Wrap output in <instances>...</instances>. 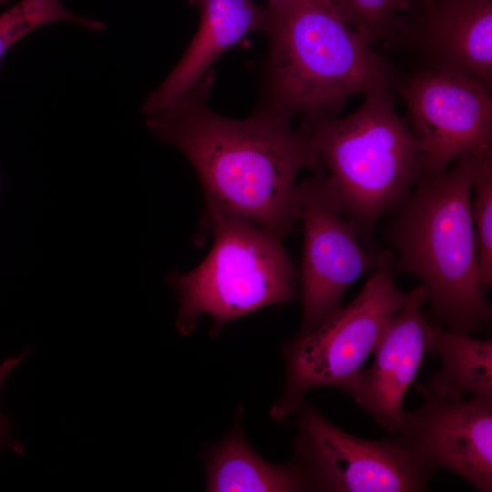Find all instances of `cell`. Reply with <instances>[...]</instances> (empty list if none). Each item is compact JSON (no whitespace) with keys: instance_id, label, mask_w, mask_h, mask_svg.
Instances as JSON below:
<instances>
[{"instance_id":"obj_1","label":"cell","mask_w":492,"mask_h":492,"mask_svg":"<svg viewBox=\"0 0 492 492\" xmlns=\"http://www.w3.org/2000/svg\"><path fill=\"white\" fill-rule=\"evenodd\" d=\"M214 78L210 68L189 91L148 114L147 126L187 158L205 213L242 219L283 240L300 219L297 177L319 159L284 115L260 107L245 118L214 111Z\"/></svg>"},{"instance_id":"obj_2","label":"cell","mask_w":492,"mask_h":492,"mask_svg":"<svg viewBox=\"0 0 492 492\" xmlns=\"http://www.w3.org/2000/svg\"><path fill=\"white\" fill-rule=\"evenodd\" d=\"M269 41L257 107L292 119L337 114L349 98L392 88V66L354 29L338 0H269Z\"/></svg>"},{"instance_id":"obj_3","label":"cell","mask_w":492,"mask_h":492,"mask_svg":"<svg viewBox=\"0 0 492 492\" xmlns=\"http://www.w3.org/2000/svg\"><path fill=\"white\" fill-rule=\"evenodd\" d=\"M475 168L476 157H464L444 171H423L385 230L397 253L394 271L421 280L432 318L453 333L478 331L492 318L470 215Z\"/></svg>"},{"instance_id":"obj_4","label":"cell","mask_w":492,"mask_h":492,"mask_svg":"<svg viewBox=\"0 0 492 492\" xmlns=\"http://www.w3.org/2000/svg\"><path fill=\"white\" fill-rule=\"evenodd\" d=\"M352 114L302 115L298 128L325 169L343 214L372 243L378 220L423 173L417 139L387 87L366 92Z\"/></svg>"},{"instance_id":"obj_5","label":"cell","mask_w":492,"mask_h":492,"mask_svg":"<svg viewBox=\"0 0 492 492\" xmlns=\"http://www.w3.org/2000/svg\"><path fill=\"white\" fill-rule=\"evenodd\" d=\"M212 236L205 259L187 273H173L167 282L179 301L176 327L190 334L201 313L214 321L211 334L258 309L292 302L296 270L282 239L251 222L218 212H203L197 241Z\"/></svg>"},{"instance_id":"obj_6","label":"cell","mask_w":492,"mask_h":492,"mask_svg":"<svg viewBox=\"0 0 492 492\" xmlns=\"http://www.w3.org/2000/svg\"><path fill=\"white\" fill-rule=\"evenodd\" d=\"M394 255L380 250L358 295L310 333L282 346L285 361L282 394L270 416L282 423L295 414L303 395L315 387L349 394L363 365L391 319L404 307L407 292L395 283Z\"/></svg>"},{"instance_id":"obj_7","label":"cell","mask_w":492,"mask_h":492,"mask_svg":"<svg viewBox=\"0 0 492 492\" xmlns=\"http://www.w3.org/2000/svg\"><path fill=\"white\" fill-rule=\"evenodd\" d=\"M292 461L310 491H423L436 473L419 464L395 439H364L337 427L309 403L295 412Z\"/></svg>"},{"instance_id":"obj_8","label":"cell","mask_w":492,"mask_h":492,"mask_svg":"<svg viewBox=\"0 0 492 492\" xmlns=\"http://www.w3.org/2000/svg\"><path fill=\"white\" fill-rule=\"evenodd\" d=\"M298 182L303 251L300 273L302 323L306 335L337 313L348 287L372 270L380 250L366 249L354 223L342 211L320 163Z\"/></svg>"},{"instance_id":"obj_9","label":"cell","mask_w":492,"mask_h":492,"mask_svg":"<svg viewBox=\"0 0 492 492\" xmlns=\"http://www.w3.org/2000/svg\"><path fill=\"white\" fill-rule=\"evenodd\" d=\"M399 92L425 172L492 150L491 89L483 83L423 67L399 84Z\"/></svg>"},{"instance_id":"obj_10","label":"cell","mask_w":492,"mask_h":492,"mask_svg":"<svg viewBox=\"0 0 492 492\" xmlns=\"http://www.w3.org/2000/svg\"><path fill=\"white\" fill-rule=\"evenodd\" d=\"M405 411L395 440L423 466L454 472L481 492L492 490V396L446 401L421 393Z\"/></svg>"},{"instance_id":"obj_11","label":"cell","mask_w":492,"mask_h":492,"mask_svg":"<svg viewBox=\"0 0 492 492\" xmlns=\"http://www.w3.org/2000/svg\"><path fill=\"white\" fill-rule=\"evenodd\" d=\"M395 37L424 68L460 75L492 87V0H428L405 15Z\"/></svg>"},{"instance_id":"obj_12","label":"cell","mask_w":492,"mask_h":492,"mask_svg":"<svg viewBox=\"0 0 492 492\" xmlns=\"http://www.w3.org/2000/svg\"><path fill=\"white\" fill-rule=\"evenodd\" d=\"M422 284L407 292L404 307L391 319L374 350L373 364L357 375L349 395L386 432L395 435L405 413V395L415 379L432 326L423 313Z\"/></svg>"},{"instance_id":"obj_13","label":"cell","mask_w":492,"mask_h":492,"mask_svg":"<svg viewBox=\"0 0 492 492\" xmlns=\"http://www.w3.org/2000/svg\"><path fill=\"white\" fill-rule=\"evenodd\" d=\"M200 22L183 56L142 106L148 115L189 91L226 49L250 33L264 31L267 10L252 0H189Z\"/></svg>"},{"instance_id":"obj_14","label":"cell","mask_w":492,"mask_h":492,"mask_svg":"<svg viewBox=\"0 0 492 492\" xmlns=\"http://www.w3.org/2000/svg\"><path fill=\"white\" fill-rule=\"evenodd\" d=\"M206 490L310 491L308 481L292 460L276 465L262 458L246 441L236 423L206 459Z\"/></svg>"},{"instance_id":"obj_15","label":"cell","mask_w":492,"mask_h":492,"mask_svg":"<svg viewBox=\"0 0 492 492\" xmlns=\"http://www.w3.org/2000/svg\"><path fill=\"white\" fill-rule=\"evenodd\" d=\"M430 352L440 356L442 367L426 385L416 389L446 401H459L467 394L492 396V341L473 338L433 325Z\"/></svg>"},{"instance_id":"obj_16","label":"cell","mask_w":492,"mask_h":492,"mask_svg":"<svg viewBox=\"0 0 492 492\" xmlns=\"http://www.w3.org/2000/svg\"><path fill=\"white\" fill-rule=\"evenodd\" d=\"M73 21L90 29H105L100 21L77 16L67 11L60 0H20L0 15V62L6 50L19 38L46 23Z\"/></svg>"},{"instance_id":"obj_17","label":"cell","mask_w":492,"mask_h":492,"mask_svg":"<svg viewBox=\"0 0 492 492\" xmlns=\"http://www.w3.org/2000/svg\"><path fill=\"white\" fill-rule=\"evenodd\" d=\"M470 215L474 226L478 272L485 290L492 287V150L476 157Z\"/></svg>"},{"instance_id":"obj_18","label":"cell","mask_w":492,"mask_h":492,"mask_svg":"<svg viewBox=\"0 0 492 492\" xmlns=\"http://www.w3.org/2000/svg\"><path fill=\"white\" fill-rule=\"evenodd\" d=\"M357 33L371 46L394 39L414 0H338Z\"/></svg>"},{"instance_id":"obj_19","label":"cell","mask_w":492,"mask_h":492,"mask_svg":"<svg viewBox=\"0 0 492 492\" xmlns=\"http://www.w3.org/2000/svg\"><path fill=\"white\" fill-rule=\"evenodd\" d=\"M27 353L24 352L20 355L13 356L6 359L4 363L0 364V388L5 382L7 375L11 371L23 360ZM9 427V421L0 413V447L7 446L11 447L15 452L21 453L23 448L21 446L10 439L7 436V429Z\"/></svg>"},{"instance_id":"obj_20","label":"cell","mask_w":492,"mask_h":492,"mask_svg":"<svg viewBox=\"0 0 492 492\" xmlns=\"http://www.w3.org/2000/svg\"><path fill=\"white\" fill-rule=\"evenodd\" d=\"M8 0H0V5L6 3Z\"/></svg>"},{"instance_id":"obj_21","label":"cell","mask_w":492,"mask_h":492,"mask_svg":"<svg viewBox=\"0 0 492 492\" xmlns=\"http://www.w3.org/2000/svg\"><path fill=\"white\" fill-rule=\"evenodd\" d=\"M418 1H419V3H423V2H426L428 0H418Z\"/></svg>"}]
</instances>
